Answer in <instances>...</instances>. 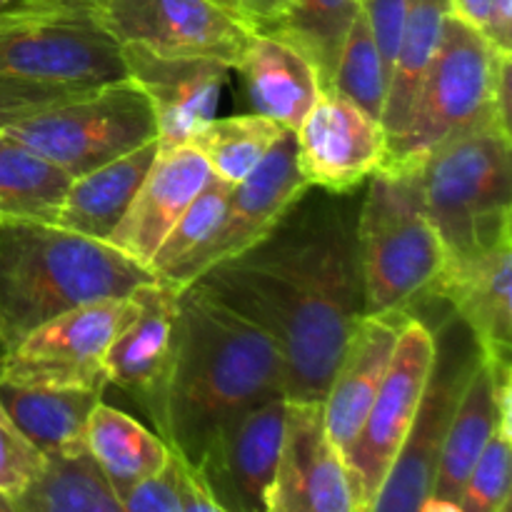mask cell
I'll return each mask as SVG.
<instances>
[{
	"label": "cell",
	"instance_id": "obj_42",
	"mask_svg": "<svg viewBox=\"0 0 512 512\" xmlns=\"http://www.w3.org/2000/svg\"><path fill=\"white\" fill-rule=\"evenodd\" d=\"M448 3H450V13H453L455 18L473 25L475 30H483L485 18H488V10L493 0H448Z\"/></svg>",
	"mask_w": 512,
	"mask_h": 512
},
{
	"label": "cell",
	"instance_id": "obj_37",
	"mask_svg": "<svg viewBox=\"0 0 512 512\" xmlns=\"http://www.w3.org/2000/svg\"><path fill=\"white\" fill-rule=\"evenodd\" d=\"M123 512H183L178 490V455L170 450V458L160 473L118 495Z\"/></svg>",
	"mask_w": 512,
	"mask_h": 512
},
{
	"label": "cell",
	"instance_id": "obj_21",
	"mask_svg": "<svg viewBox=\"0 0 512 512\" xmlns=\"http://www.w3.org/2000/svg\"><path fill=\"white\" fill-rule=\"evenodd\" d=\"M413 315H363L350 335L323 398V423L330 443L345 458L363 428L368 410L383 385L395 345Z\"/></svg>",
	"mask_w": 512,
	"mask_h": 512
},
{
	"label": "cell",
	"instance_id": "obj_45",
	"mask_svg": "<svg viewBox=\"0 0 512 512\" xmlns=\"http://www.w3.org/2000/svg\"><path fill=\"white\" fill-rule=\"evenodd\" d=\"M10 350V345H8V338H5V330H3V320H0V360L5 358V353H8Z\"/></svg>",
	"mask_w": 512,
	"mask_h": 512
},
{
	"label": "cell",
	"instance_id": "obj_35",
	"mask_svg": "<svg viewBox=\"0 0 512 512\" xmlns=\"http://www.w3.org/2000/svg\"><path fill=\"white\" fill-rule=\"evenodd\" d=\"M45 468V455L25 438L0 405V495L20 498Z\"/></svg>",
	"mask_w": 512,
	"mask_h": 512
},
{
	"label": "cell",
	"instance_id": "obj_23",
	"mask_svg": "<svg viewBox=\"0 0 512 512\" xmlns=\"http://www.w3.org/2000/svg\"><path fill=\"white\" fill-rule=\"evenodd\" d=\"M233 70L240 73L245 98L255 115L293 133L323 93V80L315 65L293 43L273 33L255 30Z\"/></svg>",
	"mask_w": 512,
	"mask_h": 512
},
{
	"label": "cell",
	"instance_id": "obj_36",
	"mask_svg": "<svg viewBox=\"0 0 512 512\" xmlns=\"http://www.w3.org/2000/svg\"><path fill=\"white\" fill-rule=\"evenodd\" d=\"M90 88H68V85L25 83V80L0 78V130L30 118L45 108L65 103Z\"/></svg>",
	"mask_w": 512,
	"mask_h": 512
},
{
	"label": "cell",
	"instance_id": "obj_17",
	"mask_svg": "<svg viewBox=\"0 0 512 512\" xmlns=\"http://www.w3.org/2000/svg\"><path fill=\"white\" fill-rule=\"evenodd\" d=\"M285 403L288 400L280 395L225 425L193 465L200 483L230 512H268L283 443Z\"/></svg>",
	"mask_w": 512,
	"mask_h": 512
},
{
	"label": "cell",
	"instance_id": "obj_46",
	"mask_svg": "<svg viewBox=\"0 0 512 512\" xmlns=\"http://www.w3.org/2000/svg\"><path fill=\"white\" fill-rule=\"evenodd\" d=\"M0 512H18V510H15L13 500H8L5 495H0Z\"/></svg>",
	"mask_w": 512,
	"mask_h": 512
},
{
	"label": "cell",
	"instance_id": "obj_12",
	"mask_svg": "<svg viewBox=\"0 0 512 512\" xmlns=\"http://www.w3.org/2000/svg\"><path fill=\"white\" fill-rule=\"evenodd\" d=\"M433 360L435 330L415 315L405 323L368 418L343 458L355 485L358 512L373 508L375 495L413 428Z\"/></svg>",
	"mask_w": 512,
	"mask_h": 512
},
{
	"label": "cell",
	"instance_id": "obj_14",
	"mask_svg": "<svg viewBox=\"0 0 512 512\" xmlns=\"http://www.w3.org/2000/svg\"><path fill=\"white\" fill-rule=\"evenodd\" d=\"M385 143L388 135L380 120L333 90H323L295 130V158L310 188L348 195L378 173Z\"/></svg>",
	"mask_w": 512,
	"mask_h": 512
},
{
	"label": "cell",
	"instance_id": "obj_24",
	"mask_svg": "<svg viewBox=\"0 0 512 512\" xmlns=\"http://www.w3.org/2000/svg\"><path fill=\"white\" fill-rule=\"evenodd\" d=\"M155 155H158V138L80 178H73L53 225L108 243L110 233L120 223L130 200L148 175Z\"/></svg>",
	"mask_w": 512,
	"mask_h": 512
},
{
	"label": "cell",
	"instance_id": "obj_3",
	"mask_svg": "<svg viewBox=\"0 0 512 512\" xmlns=\"http://www.w3.org/2000/svg\"><path fill=\"white\" fill-rule=\"evenodd\" d=\"M118 248L45 223H0V320L13 348L45 320L155 283Z\"/></svg>",
	"mask_w": 512,
	"mask_h": 512
},
{
	"label": "cell",
	"instance_id": "obj_6",
	"mask_svg": "<svg viewBox=\"0 0 512 512\" xmlns=\"http://www.w3.org/2000/svg\"><path fill=\"white\" fill-rule=\"evenodd\" d=\"M503 58L508 53L495 50L480 30L450 13L403 128L388 135L380 170L413 173L443 140L498 115L493 95Z\"/></svg>",
	"mask_w": 512,
	"mask_h": 512
},
{
	"label": "cell",
	"instance_id": "obj_47",
	"mask_svg": "<svg viewBox=\"0 0 512 512\" xmlns=\"http://www.w3.org/2000/svg\"><path fill=\"white\" fill-rule=\"evenodd\" d=\"M218 3H223V5H228V8H233V10H238V13H240V0H218Z\"/></svg>",
	"mask_w": 512,
	"mask_h": 512
},
{
	"label": "cell",
	"instance_id": "obj_31",
	"mask_svg": "<svg viewBox=\"0 0 512 512\" xmlns=\"http://www.w3.org/2000/svg\"><path fill=\"white\" fill-rule=\"evenodd\" d=\"M360 13V0H295L273 33L293 43L318 70L323 90H330L340 48Z\"/></svg>",
	"mask_w": 512,
	"mask_h": 512
},
{
	"label": "cell",
	"instance_id": "obj_26",
	"mask_svg": "<svg viewBox=\"0 0 512 512\" xmlns=\"http://www.w3.org/2000/svg\"><path fill=\"white\" fill-rule=\"evenodd\" d=\"M85 450L115 495H123L150 475L160 473L170 458L168 443L158 433L103 400L90 410Z\"/></svg>",
	"mask_w": 512,
	"mask_h": 512
},
{
	"label": "cell",
	"instance_id": "obj_20",
	"mask_svg": "<svg viewBox=\"0 0 512 512\" xmlns=\"http://www.w3.org/2000/svg\"><path fill=\"white\" fill-rule=\"evenodd\" d=\"M512 235L463 260H448L435 300L470 330L480 353L510 363L512 345Z\"/></svg>",
	"mask_w": 512,
	"mask_h": 512
},
{
	"label": "cell",
	"instance_id": "obj_19",
	"mask_svg": "<svg viewBox=\"0 0 512 512\" xmlns=\"http://www.w3.org/2000/svg\"><path fill=\"white\" fill-rule=\"evenodd\" d=\"M210 178L213 170L195 145L158 148L138 193L110 233L108 245L150 270L165 235L173 230Z\"/></svg>",
	"mask_w": 512,
	"mask_h": 512
},
{
	"label": "cell",
	"instance_id": "obj_30",
	"mask_svg": "<svg viewBox=\"0 0 512 512\" xmlns=\"http://www.w3.org/2000/svg\"><path fill=\"white\" fill-rule=\"evenodd\" d=\"M285 133L288 130L263 115H228L208 120L190 138V145L203 153L215 178L238 188L260 168Z\"/></svg>",
	"mask_w": 512,
	"mask_h": 512
},
{
	"label": "cell",
	"instance_id": "obj_44",
	"mask_svg": "<svg viewBox=\"0 0 512 512\" xmlns=\"http://www.w3.org/2000/svg\"><path fill=\"white\" fill-rule=\"evenodd\" d=\"M100 0H63V5H70V8H90L93 10Z\"/></svg>",
	"mask_w": 512,
	"mask_h": 512
},
{
	"label": "cell",
	"instance_id": "obj_48",
	"mask_svg": "<svg viewBox=\"0 0 512 512\" xmlns=\"http://www.w3.org/2000/svg\"><path fill=\"white\" fill-rule=\"evenodd\" d=\"M498 512H512V503H510V500H505V503L500 505Z\"/></svg>",
	"mask_w": 512,
	"mask_h": 512
},
{
	"label": "cell",
	"instance_id": "obj_28",
	"mask_svg": "<svg viewBox=\"0 0 512 512\" xmlns=\"http://www.w3.org/2000/svg\"><path fill=\"white\" fill-rule=\"evenodd\" d=\"M448 15V0H408L400 48L395 55L393 73H390L388 98H385L383 120H380L385 135H395L403 128L415 93L420 88V80L438 48L440 30H443Z\"/></svg>",
	"mask_w": 512,
	"mask_h": 512
},
{
	"label": "cell",
	"instance_id": "obj_43",
	"mask_svg": "<svg viewBox=\"0 0 512 512\" xmlns=\"http://www.w3.org/2000/svg\"><path fill=\"white\" fill-rule=\"evenodd\" d=\"M63 0H0V20L20 18V15L43 13V10L60 8Z\"/></svg>",
	"mask_w": 512,
	"mask_h": 512
},
{
	"label": "cell",
	"instance_id": "obj_8",
	"mask_svg": "<svg viewBox=\"0 0 512 512\" xmlns=\"http://www.w3.org/2000/svg\"><path fill=\"white\" fill-rule=\"evenodd\" d=\"M0 78L98 88L128 78L123 45L95 10L60 8L0 20Z\"/></svg>",
	"mask_w": 512,
	"mask_h": 512
},
{
	"label": "cell",
	"instance_id": "obj_39",
	"mask_svg": "<svg viewBox=\"0 0 512 512\" xmlns=\"http://www.w3.org/2000/svg\"><path fill=\"white\" fill-rule=\"evenodd\" d=\"M178 490H180V505H183V512H230L208 493V488L200 483L193 465L185 463L180 455H178Z\"/></svg>",
	"mask_w": 512,
	"mask_h": 512
},
{
	"label": "cell",
	"instance_id": "obj_40",
	"mask_svg": "<svg viewBox=\"0 0 512 512\" xmlns=\"http://www.w3.org/2000/svg\"><path fill=\"white\" fill-rule=\"evenodd\" d=\"M480 33L500 53L512 55V0H493Z\"/></svg>",
	"mask_w": 512,
	"mask_h": 512
},
{
	"label": "cell",
	"instance_id": "obj_34",
	"mask_svg": "<svg viewBox=\"0 0 512 512\" xmlns=\"http://www.w3.org/2000/svg\"><path fill=\"white\" fill-rule=\"evenodd\" d=\"M510 468L512 435L495 430L455 503V512H498L510 500Z\"/></svg>",
	"mask_w": 512,
	"mask_h": 512
},
{
	"label": "cell",
	"instance_id": "obj_15",
	"mask_svg": "<svg viewBox=\"0 0 512 512\" xmlns=\"http://www.w3.org/2000/svg\"><path fill=\"white\" fill-rule=\"evenodd\" d=\"M268 512H358L348 465L325 433L323 403H285Z\"/></svg>",
	"mask_w": 512,
	"mask_h": 512
},
{
	"label": "cell",
	"instance_id": "obj_25",
	"mask_svg": "<svg viewBox=\"0 0 512 512\" xmlns=\"http://www.w3.org/2000/svg\"><path fill=\"white\" fill-rule=\"evenodd\" d=\"M100 400V390L23 388L0 383V405L45 458L85 450V425L90 410Z\"/></svg>",
	"mask_w": 512,
	"mask_h": 512
},
{
	"label": "cell",
	"instance_id": "obj_4",
	"mask_svg": "<svg viewBox=\"0 0 512 512\" xmlns=\"http://www.w3.org/2000/svg\"><path fill=\"white\" fill-rule=\"evenodd\" d=\"M363 315H415L433 303L448 253L425 213L415 173H378L355 223Z\"/></svg>",
	"mask_w": 512,
	"mask_h": 512
},
{
	"label": "cell",
	"instance_id": "obj_33",
	"mask_svg": "<svg viewBox=\"0 0 512 512\" xmlns=\"http://www.w3.org/2000/svg\"><path fill=\"white\" fill-rule=\"evenodd\" d=\"M233 190V185L223 183L215 175L205 183V188L195 195L193 203L180 215V220L165 235L163 245L155 253L153 263H150V273L155 278H165L208 245V240L223 223Z\"/></svg>",
	"mask_w": 512,
	"mask_h": 512
},
{
	"label": "cell",
	"instance_id": "obj_16",
	"mask_svg": "<svg viewBox=\"0 0 512 512\" xmlns=\"http://www.w3.org/2000/svg\"><path fill=\"white\" fill-rule=\"evenodd\" d=\"M178 295L163 280L133 293L138 315L115 338L105 355V380L143 408L163 438L175 348H178Z\"/></svg>",
	"mask_w": 512,
	"mask_h": 512
},
{
	"label": "cell",
	"instance_id": "obj_29",
	"mask_svg": "<svg viewBox=\"0 0 512 512\" xmlns=\"http://www.w3.org/2000/svg\"><path fill=\"white\" fill-rule=\"evenodd\" d=\"M13 505L18 512H123L88 450L45 458L40 478Z\"/></svg>",
	"mask_w": 512,
	"mask_h": 512
},
{
	"label": "cell",
	"instance_id": "obj_2",
	"mask_svg": "<svg viewBox=\"0 0 512 512\" xmlns=\"http://www.w3.org/2000/svg\"><path fill=\"white\" fill-rule=\"evenodd\" d=\"M280 395L285 370L273 340L198 283L180 290L163 430L168 448L195 465L225 425Z\"/></svg>",
	"mask_w": 512,
	"mask_h": 512
},
{
	"label": "cell",
	"instance_id": "obj_22",
	"mask_svg": "<svg viewBox=\"0 0 512 512\" xmlns=\"http://www.w3.org/2000/svg\"><path fill=\"white\" fill-rule=\"evenodd\" d=\"M505 370L510 363L480 355L445 430L433 490L420 512H448L460 500L480 453L498 430V383Z\"/></svg>",
	"mask_w": 512,
	"mask_h": 512
},
{
	"label": "cell",
	"instance_id": "obj_18",
	"mask_svg": "<svg viewBox=\"0 0 512 512\" xmlns=\"http://www.w3.org/2000/svg\"><path fill=\"white\" fill-rule=\"evenodd\" d=\"M125 70L150 100L158 148L190 143L215 118L230 68L203 58H165L150 50L123 45Z\"/></svg>",
	"mask_w": 512,
	"mask_h": 512
},
{
	"label": "cell",
	"instance_id": "obj_5",
	"mask_svg": "<svg viewBox=\"0 0 512 512\" xmlns=\"http://www.w3.org/2000/svg\"><path fill=\"white\" fill-rule=\"evenodd\" d=\"M510 155V128L490 115L443 140L413 170L448 260L470 258L512 235Z\"/></svg>",
	"mask_w": 512,
	"mask_h": 512
},
{
	"label": "cell",
	"instance_id": "obj_9",
	"mask_svg": "<svg viewBox=\"0 0 512 512\" xmlns=\"http://www.w3.org/2000/svg\"><path fill=\"white\" fill-rule=\"evenodd\" d=\"M138 315L133 293L65 310L18 340L0 360V383L23 388H108L105 355Z\"/></svg>",
	"mask_w": 512,
	"mask_h": 512
},
{
	"label": "cell",
	"instance_id": "obj_13",
	"mask_svg": "<svg viewBox=\"0 0 512 512\" xmlns=\"http://www.w3.org/2000/svg\"><path fill=\"white\" fill-rule=\"evenodd\" d=\"M308 190L310 185L300 175L298 158H295V133L288 130L270 150L268 158L260 163V168L233 190L223 223L208 240V245L188 263L158 280H163L173 290H185L205 270L245 253L268 238L275 225Z\"/></svg>",
	"mask_w": 512,
	"mask_h": 512
},
{
	"label": "cell",
	"instance_id": "obj_7",
	"mask_svg": "<svg viewBox=\"0 0 512 512\" xmlns=\"http://www.w3.org/2000/svg\"><path fill=\"white\" fill-rule=\"evenodd\" d=\"M3 133L80 178L158 138V125L148 95L125 78L40 110Z\"/></svg>",
	"mask_w": 512,
	"mask_h": 512
},
{
	"label": "cell",
	"instance_id": "obj_11",
	"mask_svg": "<svg viewBox=\"0 0 512 512\" xmlns=\"http://www.w3.org/2000/svg\"><path fill=\"white\" fill-rule=\"evenodd\" d=\"M93 10L120 45L215 60L230 70L255 35L243 13L218 0H100Z\"/></svg>",
	"mask_w": 512,
	"mask_h": 512
},
{
	"label": "cell",
	"instance_id": "obj_38",
	"mask_svg": "<svg viewBox=\"0 0 512 512\" xmlns=\"http://www.w3.org/2000/svg\"><path fill=\"white\" fill-rule=\"evenodd\" d=\"M405 8H408V0H360V10H363L365 20H368L370 33H373V40L378 45L388 75L393 73L395 55H398L400 48Z\"/></svg>",
	"mask_w": 512,
	"mask_h": 512
},
{
	"label": "cell",
	"instance_id": "obj_41",
	"mask_svg": "<svg viewBox=\"0 0 512 512\" xmlns=\"http://www.w3.org/2000/svg\"><path fill=\"white\" fill-rule=\"evenodd\" d=\"M293 5L295 0H240V13L258 33H265L273 30Z\"/></svg>",
	"mask_w": 512,
	"mask_h": 512
},
{
	"label": "cell",
	"instance_id": "obj_1",
	"mask_svg": "<svg viewBox=\"0 0 512 512\" xmlns=\"http://www.w3.org/2000/svg\"><path fill=\"white\" fill-rule=\"evenodd\" d=\"M258 245L195 283L258 325L280 350L285 400L323 403L363 318L355 193L313 188Z\"/></svg>",
	"mask_w": 512,
	"mask_h": 512
},
{
	"label": "cell",
	"instance_id": "obj_27",
	"mask_svg": "<svg viewBox=\"0 0 512 512\" xmlns=\"http://www.w3.org/2000/svg\"><path fill=\"white\" fill-rule=\"evenodd\" d=\"M73 178L0 130V223L53 225Z\"/></svg>",
	"mask_w": 512,
	"mask_h": 512
},
{
	"label": "cell",
	"instance_id": "obj_32",
	"mask_svg": "<svg viewBox=\"0 0 512 512\" xmlns=\"http://www.w3.org/2000/svg\"><path fill=\"white\" fill-rule=\"evenodd\" d=\"M388 85L390 75L385 70L383 58H380L373 33H370L368 20H365L363 10H360L355 15L353 25H350L348 35H345L343 48H340L330 90L338 93L340 98L350 100L353 105H358L370 118L383 120Z\"/></svg>",
	"mask_w": 512,
	"mask_h": 512
},
{
	"label": "cell",
	"instance_id": "obj_10",
	"mask_svg": "<svg viewBox=\"0 0 512 512\" xmlns=\"http://www.w3.org/2000/svg\"><path fill=\"white\" fill-rule=\"evenodd\" d=\"M470 330L450 313L435 330V360L415 423L395 455L370 512H420L433 490L440 448L460 393L480 360Z\"/></svg>",
	"mask_w": 512,
	"mask_h": 512
}]
</instances>
